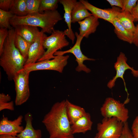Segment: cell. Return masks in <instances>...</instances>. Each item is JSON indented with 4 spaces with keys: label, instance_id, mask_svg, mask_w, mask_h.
Segmentation results:
<instances>
[{
    "label": "cell",
    "instance_id": "obj_22",
    "mask_svg": "<svg viewBox=\"0 0 138 138\" xmlns=\"http://www.w3.org/2000/svg\"><path fill=\"white\" fill-rule=\"evenodd\" d=\"M115 18L124 27L134 33L136 26L134 24V18L131 14L121 11L118 12Z\"/></svg>",
    "mask_w": 138,
    "mask_h": 138
},
{
    "label": "cell",
    "instance_id": "obj_30",
    "mask_svg": "<svg viewBox=\"0 0 138 138\" xmlns=\"http://www.w3.org/2000/svg\"><path fill=\"white\" fill-rule=\"evenodd\" d=\"M8 30L5 28L0 29V55L2 53L3 45L8 35Z\"/></svg>",
    "mask_w": 138,
    "mask_h": 138
},
{
    "label": "cell",
    "instance_id": "obj_8",
    "mask_svg": "<svg viewBox=\"0 0 138 138\" xmlns=\"http://www.w3.org/2000/svg\"><path fill=\"white\" fill-rule=\"evenodd\" d=\"M69 55L55 56L52 60H44L25 65L24 68L31 72L39 70H52L62 73L67 65Z\"/></svg>",
    "mask_w": 138,
    "mask_h": 138
},
{
    "label": "cell",
    "instance_id": "obj_32",
    "mask_svg": "<svg viewBox=\"0 0 138 138\" xmlns=\"http://www.w3.org/2000/svg\"><path fill=\"white\" fill-rule=\"evenodd\" d=\"M14 0H0V9L5 11H9Z\"/></svg>",
    "mask_w": 138,
    "mask_h": 138
},
{
    "label": "cell",
    "instance_id": "obj_29",
    "mask_svg": "<svg viewBox=\"0 0 138 138\" xmlns=\"http://www.w3.org/2000/svg\"><path fill=\"white\" fill-rule=\"evenodd\" d=\"M137 0H123V7L121 11L131 13L136 5Z\"/></svg>",
    "mask_w": 138,
    "mask_h": 138
},
{
    "label": "cell",
    "instance_id": "obj_31",
    "mask_svg": "<svg viewBox=\"0 0 138 138\" xmlns=\"http://www.w3.org/2000/svg\"><path fill=\"white\" fill-rule=\"evenodd\" d=\"M120 138H134L127 122L124 123L122 132Z\"/></svg>",
    "mask_w": 138,
    "mask_h": 138
},
{
    "label": "cell",
    "instance_id": "obj_23",
    "mask_svg": "<svg viewBox=\"0 0 138 138\" xmlns=\"http://www.w3.org/2000/svg\"><path fill=\"white\" fill-rule=\"evenodd\" d=\"M14 43L16 47L19 50L22 56L27 60L28 50L31 44L16 34Z\"/></svg>",
    "mask_w": 138,
    "mask_h": 138
},
{
    "label": "cell",
    "instance_id": "obj_39",
    "mask_svg": "<svg viewBox=\"0 0 138 138\" xmlns=\"http://www.w3.org/2000/svg\"></svg>",
    "mask_w": 138,
    "mask_h": 138
},
{
    "label": "cell",
    "instance_id": "obj_27",
    "mask_svg": "<svg viewBox=\"0 0 138 138\" xmlns=\"http://www.w3.org/2000/svg\"><path fill=\"white\" fill-rule=\"evenodd\" d=\"M14 15L10 11H5L0 9V28L11 29L10 20Z\"/></svg>",
    "mask_w": 138,
    "mask_h": 138
},
{
    "label": "cell",
    "instance_id": "obj_16",
    "mask_svg": "<svg viewBox=\"0 0 138 138\" xmlns=\"http://www.w3.org/2000/svg\"><path fill=\"white\" fill-rule=\"evenodd\" d=\"M16 34L32 44L35 41L40 31L37 27L27 25H20L14 27Z\"/></svg>",
    "mask_w": 138,
    "mask_h": 138
},
{
    "label": "cell",
    "instance_id": "obj_19",
    "mask_svg": "<svg viewBox=\"0 0 138 138\" xmlns=\"http://www.w3.org/2000/svg\"><path fill=\"white\" fill-rule=\"evenodd\" d=\"M66 112L71 125L87 112L83 108L74 105L68 100H65Z\"/></svg>",
    "mask_w": 138,
    "mask_h": 138
},
{
    "label": "cell",
    "instance_id": "obj_18",
    "mask_svg": "<svg viewBox=\"0 0 138 138\" xmlns=\"http://www.w3.org/2000/svg\"><path fill=\"white\" fill-rule=\"evenodd\" d=\"M93 123L90 114L87 112L71 125L72 132L74 134L76 133H85L91 130Z\"/></svg>",
    "mask_w": 138,
    "mask_h": 138
},
{
    "label": "cell",
    "instance_id": "obj_33",
    "mask_svg": "<svg viewBox=\"0 0 138 138\" xmlns=\"http://www.w3.org/2000/svg\"><path fill=\"white\" fill-rule=\"evenodd\" d=\"M132 132L134 138H138V116L133 122L131 127Z\"/></svg>",
    "mask_w": 138,
    "mask_h": 138
},
{
    "label": "cell",
    "instance_id": "obj_9",
    "mask_svg": "<svg viewBox=\"0 0 138 138\" xmlns=\"http://www.w3.org/2000/svg\"><path fill=\"white\" fill-rule=\"evenodd\" d=\"M76 38V42L74 46L70 49L64 51H58L55 53L54 56L63 55L66 53H70L73 54L76 57V61L78 63V65L76 68V70L78 72L84 71L86 73H89L91 70L83 64L86 60L94 61L95 60L90 58L84 54L80 48L81 41L83 37L80 36L77 32L75 33Z\"/></svg>",
    "mask_w": 138,
    "mask_h": 138
},
{
    "label": "cell",
    "instance_id": "obj_7",
    "mask_svg": "<svg viewBox=\"0 0 138 138\" xmlns=\"http://www.w3.org/2000/svg\"><path fill=\"white\" fill-rule=\"evenodd\" d=\"M102 115L105 118L116 117L124 123L129 118V111L124 103L111 97L107 98L101 108Z\"/></svg>",
    "mask_w": 138,
    "mask_h": 138
},
{
    "label": "cell",
    "instance_id": "obj_15",
    "mask_svg": "<svg viewBox=\"0 0 138 138\" xmlns=\"http://www.w3.org/2000/svg\"><path fill=\"white\" fill-rule=\"evenodd\" d=\"M80 27L79 28V35L88 38L90 35L96 31L99 25L98 19L92 15L78 22Z\"/></svg>",
    "mask_w": 138,
    "mask_h": 138
},
{
    "label": "cell",
    "instance_id": "obj_38",
    "mask_svg": "<svg viewBox=\"0 0 138 138\" xmlns=\"http://www.w3.org/2000/svg\"><path fill=\"white\" fill-rule=\"evenodd\" d=\"M137 47L138 48V45H137Z\"/></svg>",
    "mask_w": 138,
    "mask_h": 138
},
{
    "label": "cell",
    "instance_id": "obj_4",
    "mask_svg": "<svg viewBox=\"0 0 138 138\" xmlns=\"http://www.w3.org/2000/svg\"><path fill=\"white\" fill-rule=\"evenodd\" d=\"M69 42L66 38L64 31L54 30L50 36L47 37L43 42V45L47 50L43 56L38 61L51 60L54 58V54L59 50L68 46Z\"/></svg>",
    "mask_w": 138,
    "mask_h": 138
},
{
    "label": "cell",
    "instance_id": "obj_35",
    "mask_svg": "<svg viewBox=\"0 0 138 138\" xmlns=\"http://www.w3.org/2000/svg\"><path fill=\"white\" fill-rule=\"evenodd\" d=\"M132 15L134 18V22L138 21V0L136 5L132 10Z\"/></svg>",
    "mask_w": 138,
    "mask_h": 138
},
{
    "label": "cell",
    "instance_id": "obj_14",
    "mask_svg": "<svg viewBox=\"0 0 138 138\" xmlns=\"http://www.w3.org/2000/svg\"><path fill=\"white\" fill-rule=\"evenodd\" d=\"M77 1L76 0H60L59 3L63 5L64 11V18L67 27V28L64 32L66 36L74 43L75 37V33L71 28L72 9Z\"/></svg>",
    "mask_w": 138,
    "mask_h": 138
},
{
    "label": "cell",
    "instance_id": "obj_1",
    "mask_svg": "<svg viewBox=\"0 0 138 138\" xmlns=\"http://www.w3.org/2000/svg\"><path fill=\"white\" fill-rule=\"evenodd\" d=\"M42 122L49 133V138H75L67 114L65 100L54 103Z\"/></svg>",
    "mask_w": 138,
    "mask_h": 138
},
{
    "label": "cell",
    "instance_id": "obj_20",
    "mask_svg": "<svg viewBox=\"0 0 138 138\" xmlns=\"http://www.w3.org/2000/svg\"><path fill=\"white\" fill-rule=\"evenodd\" d=\"M88 10L80 1H77L72 11V22L74 23L78 22L93 15Z\"/></svg>",
    "mask_w": 138,
    "mask_h": 138
},
{
    "label": "cell",
    "instance_id": "obj_5",
    "mask_svg": "<svg viewBox=\"0 0 138 138\" xmlns=\"http://www.w3.org/2000/svg\"><path fill=\"white\" fill-rule=\"evenodd\" d=\"M124 123L116 117L105 118L97 124L95 138H120Z\"/></svg>",
    "mask_w": 138,
    "mask_h": 138
},
{
    "label": "cell",
    "instance_id": "obj_24",
    "mask_svg": "<svg viewBox=\"0 0 138 138\" xmlns=\"http://www.w3.org/2000/svg\"><path fill=\"white\" fill-rule=\"evenodd\" d=\"M9 11L18 16L23 17L27 15L26 0H14Z\"/></svg>",
    "mask_w": 138,
    "mask_h": 138
},
{
    "label": "cell",
    "instance_id": "obj_25",
    "mask_svg": "<svg viewBox=\"0 0 138 138\" xmlns=\"http://www.w3.org/2000/svg\"><path fill=\"white\" fill-rule=\"evenodd\" d=\"M59 0H40L39 12L43 13L47 11L57 10Z\"/></svg>",
    "mask_w": 138,
    "mask_h": 138
},
{
    "label": "cell",
    "instance_id": "obj_17",
    "mask_svg": "<svg viewBox=\"0 0 138 138\" xmlns=\"http://www.w3.org/2000/svg\"><path fill=\"white\" fill-rule=\"evenodd\" d=\"M24 119L26 123L25 127L16 136L18 138H41V130L35 129L33 127L32 114L30 112H27L25 115Z\"/></svg>",
    "mask_w": 138,
    "mask_h": 138
},
{
    "label": "cell",
    "instance_id": "obj_21",
    "mask_svg": "<svg viewBox=\"0 0 138 138\" xmlns=\"http://www.w3.org/2000/svg\"><path fill=\"white\" fill-rule=\"evenodd\" d=\"M114 27V31L118 38L130 44L132 43L134 33L124 27L115 18L112 24Z\"/></svg>",
    "mask_w": 138,
    "mask_h": 138
},
{
    "label": "cell",
    "instance_id": "obj_10",
    "mask_svg": "<svg viewBox=\"0 0 138 138\" xmlns=\"http://www.w3.org/2000/svg\"><path fill=\"white\" fill-rule=\"evenodd\" d=\"M127 58L125 54L122 52H120L114 65V67L116 71V74L113 78L108 82L107 86L109 88H112L114 86L115 82L117 79L119 78H121L123 80L125 90L128 94L125 82L123 78L125 72L127 70H131V73L133 76L137 77H138V70H135L133 67L129 66L127 63Z\"/></svg>",
    "mask_w": 138,
    "mask_h": 138
},
{
    "label": "cell",
    "instance_id": "obj_34",
    "mask_svg": "<svg viewBox=\"0 0 138 138\" xmlns=\"http://www.w3.org/2000/svg\"><path fill=\"white\" fill-rule=\"evenodd\" d=\"M107 1L112 6H115L122 9L123 7V0H107Z\"/></svg>",
    "mask_w": 138,
    "mask_h": 138
},
{
    "label": "cell",
    "instance_id": "obj_6",
    "mask_svg": "<svg viewBox=\"0 0 138 138\" xmlns=\"http://www.w3.org/2000/svg\"><path fill=\"white\" fill-rule=\"evenodd\" d=\"M30 72L23 68L18 71L14 77L13 80L14 82L16 93L15 103L16 106L22 105L29 97V79Z\"/></svg>",
    "mask_w": 138,
    "mask_h": 138
},
{
    "label": "cell",
    "instance_id": "obj_26",
    "mask_svg": "<svg viewBox=\"0 0 138 138\" xmlns=\"http://www.w3.org/2000/svg\"><path fill=\"white\" fill-rule=\"evenodd\" d=\"M11 99L10 96L8 94H0V111L4 109L14 110V103L13 101H10Z\"/></svg>",
    "mask_w": 138,
    "mask_h": 138
},
{
    "label": "cell",
    "instance_id": "obj_3",
    "mask_svg": "<svg viewBox=\"0 0 138 138\" xmlns=\"http://www.w3.org/2000/svg\"><path fill=\"white\" fill-rule=\"evenodd\" d=\"M62 19L61 14L56 10L45 11L43 13L38 12L28 14L23 17L14 15L10 20V23L13 27L22 25L39 27L44 33L51 34L55 26Z\"/></svg>",
    "mask_w": 138,
    "mask_h": 138
},
{
    "label": "cell",
    "instance_id": "obj_2",
    "mask_svg": "<svg viewBox=\"0 0 138 138\" xmlns=\"http://www.w3.org/2000/svg\"><path fill=\"white\" fill-rule=\"evenodd\" d=\"M16 35L14 28L8 29V34L0 55V65L9 80H13L15 74L24 68L26 61L15 46Z\"/></svg>",
    "mask_w": 138,
    "mask_h": 138
},
{
    "label": "cell",
    "instance_id": "obj_13",
    "mask_svg": "<svg viewBox=\"0 0 138 138\" xmlns=\"http://www.w3.org/2000/svg\"><path fill=\"white\" fill-rule=\"evenodd\" d=\"M23 116H19L13 121L9 120L7 117L3 115L0 121V135L7 134L16 136L24 129L21 125L22 121Z\"/></svg>",
    "mask_w": 138,
    "mask_h": 138
},
{
    "label": "cell",
    "instance_id": "obj_12",
    "mask_svg": "<svg viewBox=\"0 0 138 138\" xmlns=\"http://www.w3.org/2000/svg\"><path fill=\"white\" fill-rule=\"evenodd\" d=\"M86 8L90 12L91 14L98 18H100L112 24L113 19L121 9L118 7H113L112 8L102 9L98 8L89 3L88 1L80 0Z\"/></svg>",
    "mask_w": 138,
    "mask_h": 138
},
{
    "label": "cell",
    "instance_id": "obj_11",
    "mask_svg": "<svg viewBox=\"0 0 138 138\" xmlns=\"http://www.w3.org/2000/svg\"><path fill=\"white\" fill-rule=\"evenodd\" d=\"M47 37L41 30L35 41L29 48L28 58L25 65L36 62L43 55L45 51L43 45V41Z\"/></svg>",
    "mask_w": 138,
    "mask_h": 138
},
{
    "label": "cell",
    "instance_id": "obj_28",
    "mask_svg": "<svg viewBox=\"0 0 138 138\" xmlns=\"http://www.w3.org/2000/svg\"><path fill=\"white\" fill-rule=\"evenodd\" d=\"M40 0H26L28 14L39 12Z\"/></svg>",
    "mask_w": 138,
    "mask_h": 138
},
{
    "label": "cell",
    "instance_id": "obj_36",
    "mask_svg": "<svg viewBox=\"0 0 138 138\" xmlns=\"http://www.w3.org/2000/svg\"><path fill=\"white\" fill-rule=\"evenodd\" d=\"M132 43L136 46L138 45V24L136 26V29L134 33V37Z\"/></svg>",
    "mask_w": 138,
    "mask_h": 138
},
{
    "label": "cell",
    "instance_id": "obj_37",
    "mask_svg": "<svg viewBox=\"0 0 138 138\" xmlns=\"http://www.w3.org/2000/svg\"><path fill=\"white\" fill-rule=\"evenodd\" d=\"M0 138H18L17 136L7 134L0 135Z\"/></svg>",
    "mask_w": 138,
    "mask_h": 138
}]
</instances>
